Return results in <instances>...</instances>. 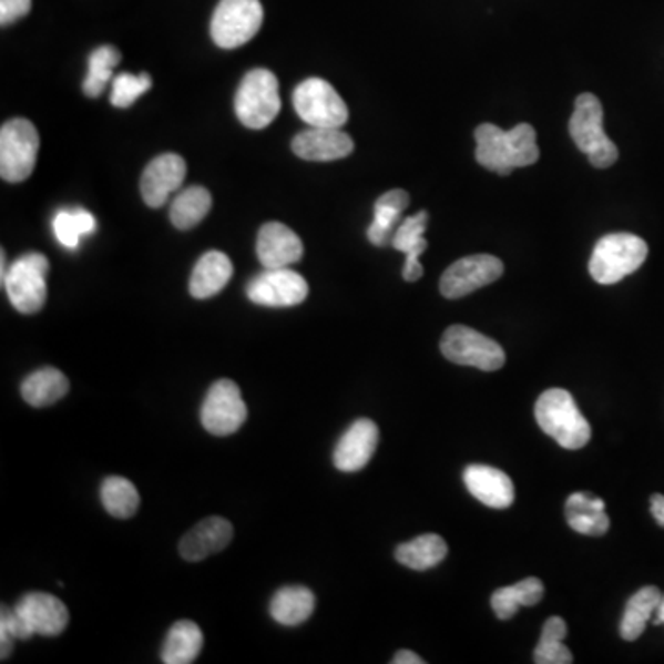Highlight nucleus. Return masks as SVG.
Segmentation results:
<instances>
[{"label": "nucleus", "mask_w": 664, "mask_h": 664, "mask_svg": "<svg viewBox=\"0 0 664 664\" xmlns=\"http://www.w3.org/2000/svg\"><path fill=\"white\" fill-rule=\"evenodd\" d=\"M648 257V244L632 233H611L596 242L589 272L600 285H615L635 274Z\"/></svg>", "instance_id": "obj_2"}, {"label": "nucleus", "mask_w": 664, "mask_h": 664, "mask_svg": "<svg viewBox=\"0 0 664 664\" xmlns=\"http://www.w3.org/2000/svg\"><path fill=\"white\" fill-rule=\"evenodd\" d=\"M233 539V524L222 517H210L185 533L180 543L183 560L202 561L218 554Z\"/></svg>", "instance_id": "obj_19"}, {"label": "nucleus", "mask_w": 664, "mask_h": 664, "mask_svg": "<svg viewBox=\"0 0 664 664\" xmlns=\"http://www.w3.org/2000/svg\"><path fill=\"white\" fill-rule=\"evenodd\" d=\"M566 637V624L560 616H552L543 627V635L538 648L533 652V661L538 664H569L574 661L571 650L563 644Z\"/></svg>", "instance_id": "obj_35"}, {"label": "nucleus", "mask_w": 664, "mask_h": 664, "mask_svg": "<svg viewBox=\"0 0 664 664\" xmlns=\"http://www.w3.org/2000/svg\"><path fill=\"white\" fill-rule=\"evenodd\" d=\"M69 379L60 369L41 368L22 380L21 396L33 408H44L61 401L69 394Z\"/></svg>", "instance_id": "obj_26"}, {"label": "nucleus", "mask_w": 664, "mask_h": 664, "mask_svg": "<svg viewBox=\"0 0 664 664\" xmlns=\"http://www.w3.org/2000/svg\"><path fill=\"white\" fill-rule=\"evenodd\" d=\"M543 594V582L538 578H527L511 588L494 591L491 596V607L500 621H510L511 616H515L519 607H524V605L532 607V605L539 604Z\"/></svg>", "instance_id": "obj_29"}, {"label": "nucleus", "mask_w": 664, "mask_h": 664, "mask_svg": "<svg viewBox=\"0 0 664 664\" xmlns=\"http://www.w3.org/2000/svg\"><path fill=\"white\" fill-rule=\"evenodd\" d=\"M569 132L580 152L596 168H610L619 160L616 144L604 132V108L593 93L580 94L574 104Z\"/></svg>", "instance_id": "obj_3"}, {"label": "nucleus", "mask_w": 664, "mask_h": 664, "mask_svg": "<svg viewBox=\"0 0 664 664\" xmlns=\"http://www.w3.org/2000/svg\"><path fill=\"white\" fill-rule=\"evenodd\" d=\"M152 89V78L146 72L143 74H119L113 80V91H111V104L119 110H126L130 105L135 104L146 91Z\"/></svg>", "instance_id": "obj_37"}, {"label": "nucleus", "mask_w": 664, "mask_h": 664, "mask_svg": "<svg viewBox=\"0 0 664 664\" xmlns=\"http://www.w3.org/2000/svg\"><path fill=\"white\" fill-rule=\"evenodd\" d=\"M394 664H423L425 661L419 657L418 654H413V652H408V650H402V652H397L396 657L391 660Z\"/></svg>", "instance_id": "obj_41"}, {"label": "nucleus", "mask_w": 664, "mask_h": 664, "mask_svg": "<svg viewBox=\"0 0 664 664\" xmlns=\"http://www.w3.org/2000/svg\"><path fill=\"white\" fill-rule=\"evenodd\" d=\"M410 205V194L402 188H394L375 202L374 222L368 227V238L374 246H388L394 241L401 216Z\"/></svg>", "instance_id": "obj_22"}, {"label": "nucleus", "mask_w": 664, "mask_h": 664, "mask_svg": "<svg viewBox=\"0 0 664 664\" xmlns=\"http://www.w3.org/2000/svg\"><path fill=\"white\" fill-rule=\"evenodd\" d=\"M305 247L299 236L280 222H268L258 231L257 257L264 268H288L302 261Z\"/></svg>", "instance_id": "obj_15"}, {"label": "nucleus", "mask_w": 664, "mask_h": 664, "mask_svg": "<svg viewBox=\"0 0 664 664\" xmlns=\"http://www.w3.org/2000/svg\"><path fill=\"white\" fill-rule=\"evenodd\" d=\"M202 425L213 436H231L246 423L247 407L241 388L229 379L216 380L205 396Z\"/></svg>", "instance_id": "obj_10"}, {"label": "nucleus", "mask_w": 664, "mask_h": 664, "mask_svg": "<svg viewBox=\"0 0 664 664\" xmlns=\"http://www.w3.org/2000/svg\"><path fill=\"white\" fill-rule=\"evenodd\" d=\"M213 205L211 193L204 187H188L171 205V222L177 229H193L204 221Z\"/></svg>", "instance_id": "obj_31"}, {"label": "nucleus", "mask_w": 664, "mask_h": 664, "mask_svg": "<svg viewBox=\"0 0 664 664\" xmlns=\"http://www.w3.org/2000/svg\"><path fill=\"white\" fill-rule=\"evenodd\" d=\"M535 419L541 429L563 449L578 450L591 440V427L580 412L574 397L561 388L544 391L535 402Z\"/></svg>", "instance_id": "obj_1"}, {"label": "nucleus", "mask_w": 664, "mask_h": 664, "mask_svg": "<svg viewBox=\"0 0 664 664\" xmlns=\"http://www.w3.org/2000/svg\"><path fill=\"white\" fill-rule=\"evenodd\" d=\"M279 82L274 72L255 69L242 78L235 96L238 121L252 130H263L279 115Z\"/></svg>", "instance_id": "obj_4"}, {"label": "nucleus", "mask_w": 664, "mask_h": 664, "mask_svg": "<svg viewBox=\"0 0 664 664\" xmlns=\"http://www.w3.org/2000/svg\"><path fill=\"white\" fill-rule=\"evenodd\" d=\"M17 613L32 627L33 635L55 637L65 632L69 624V610L60 599L52 594H24L16 605Z\"/></svg>", "instance_id": "obj_16"}, {"label": "nucleus", "mask_w": 664, "mask_h": 664, "mask_svg": "<svg viewBox=\"0 0 664 664\" xmlns=\"http://www.w3.org/2000/svg\"><path fill=\"white\" fill-rule=\"evenodd\" d=\"M202 648H204V633L198 624L180 621L166 633L161 660L165 664H191L198 660Z\"/></svg>", "instance_id": "obj_27"}, {"label": "nucleus", "mask_w": 664, "mask_h": 664, "mask_svg": "<svg viewBox=\"0 0 664 664\" xmlns=\"http://www.w3.org/2000/svg\"><path fill=\"white\" fill-rule=\"evenodd\" d=\"M316 607L313 591L302 585H288L274 594L269 602V615L277 624L286 627L299 626L307 622Z\"/></svg>", "instance_id": "obj_24"}, {"label": "nucleus", "mask_w": 664, "mask_h": 664, "mask_svg": "<svg viewBox=\"0 0 664 664\" xmlns=\"http://www.w3.org/2000/svg\"><path fill=\"white\" fill-rule=\"evenodd\" d=\"M292 100L297 115L308 126L341 127L349 121L346 102L324 78H308L299 83Z\"/></svg>", "instance_id": "obj_8"}, {"label": "nucleus", "mask_w": 664, "mask_h": 664, "mask_svg": "<svg viewBox=\"0 0 664 664\" xmlns=\"http://www.w3.org/2000/svg\"><path fill=\"white\" fill-rule=\"evenodd\" d=\"M463 482L474 499L493 510H505L515 500L511 478L494 467L469 466L463 472Z\"/></svg>", "instance_id": "obj_18"}, {"label": "nucleus", "mask_w": 664, "mask_h": 664, "mask_svg": "<svg viewBox=\"0 0 664 664\" xmlns=\"http://www.w3.org/2000/svg\"><path fill=\"white\" fill-rule=\"evenodd\" d=\"M566 521L574 532L600 538L610 530L605 502L591 493H574L566 499Z\"/></svg>", "instance_id": "obj_23"}, {"label": "nucleus", "mask_w": 664, "mask_h": 664, "mask_svg": "<svg viewBox=\"0 0 664 664\" xmlns=\"http://www.w3.org/2000/svg\"><path fill=\"white\" fill-rule=\"evenodd\" d=\"M121 63V52L115 47H100L89 55V72L83 82V93L91 99H99L113 78L115 67Z\"/></svg>", "instance_id": "obj_34"}, {"label": "nucleus", "mask_w": 664, "mask_h": 664, "mask_svg": "<svg viewBox=\"0 0 664 664\" xmlns=\"http://www.w3.org/2000/svg\"><path fill=\"white\" fill-rule=\"evenodd\" d=\"M263 19L258 0H221L211 21V38L221 49H238L257 35Z\"/></svg>", "instance_id": "obj_7"}, {"label": "nucleus", "mask_w": 664, "mask_h": 664, "mask_svg": "<svg viewBox=\"0 0 664 664\" xmlns=\"http://www.w3.org/2000/svg\"><path fill=\"white\" fill-rule=\"evenodd\" d=\"M32 0H0V24L8 27L28 16Z\"/></svg>", "instance_id": "obj_39"}, {"label": "nucleus", "mask_w": 664, "mask_h": 664, "mask_svg": "<svg viewBox=\"0 0 664 664\" xmlns=\"http://www.w3.org/2000/svg\"><path fill=\"white\" fill-rule=\"evenodd\" d=\"M231 277H233L231 258L222 252H207L194 266L193 275L188 280V292L196 299H210L224 290Z\"/></svg>", "instance_id": "obj_21"}, {"label": "nucleus", "mask_w": 664, "mask_h": 664, "mask_svg": "<svg viewBox=\"0 0 664 664\" xmlns=\"http://www.w3.org/2000/svg\"><path fill=\"white\" fill-rule=\"evenodd\" d=\"M249 302L261 307H296L308 296L307 280L294 269H264L253 277L246 290Z\"/></svg>", "instance_id": "obj_12"}, {"label": "nucleus", "mask_w": 664, "mask_h": 664, "mask_svg": "<svg viewBox=\"0 0 664 664\" xmlns=\"http://www.w3.org/2000/svg\"><path fill=\"white\" fill-rule=\"evenodd\" d=\"M49 269V258L41 253H27L11 264L2 285L16 310L35 314L44 307Z\"/></svg>", "instance_id": "obj_6"}, {"label": "nucleus", "mask_w": 664, "mask_h": 664, "mask_svg": "<svg viewBox=\"0 0 664 664\" xmlns=\"http://www.w3.org/2000/svg\"><path fill=\"white\" fill-rule=\"evenodd\" d=\"M52 229L61 246L76 249L83 236L96 231V218L85 210H63L54 216Z\"/></svg>", "instance_id": "obj_33"}, {"label": "nucleus", "mask_w": 664, "mask_h": 664, "mask_svg": "<svg viewBox=\"0 0 664 664\" xmlns=\"http://www.w3.org/2000/svg\"><path fill=\"white\" fill-rule=\"evenodd\" d=\"M100 500L105 511L116 519H130L137 513L141 504L137 488L122 477L105 478L100 488Z\"/></svg>", "instance_id": "obj_32"}, {"label": "nucleus", "mask_w": 664, "mask_h": 664, "mask_svg": "<svg viewBox=\"0 0 664 664\" xmlns=\"http://www.w3.org/2000/svg\"><path fill=\"white\" fill-rule=\"evenodd\" d=\"M650 508H652V515L655 521L660 522V527H664V497L663 494L655 493L650 500Z\"/></svg>", "instance_id": "obj_40"}, {"label": "nucleus", "mask_w": 664, "mask_h": 664, "mask_svg": "<svg viewBox=\"0 0 664 664\" xmlns=\"http://www.w3.org/2000/svg\"><path fill=\"white\" fill-rule=\"evenodd\" d=\"M39 133L27 119H13L0 130V176L8 183L27 182L38 161Z\"/></svg>", "instance_id": "obj_5"}, {"label": "nucleus", "mask_w": 664, "mask_h": 664, "mask_svg": "<svg viewBox=\"0 0 664 664\" xmlns=\"http://www.w3.org/2000/svg\"><path fill=\"white\" fill-rule=\"evenodd\" d=\"M441 353L450 362L497 371L505 362V353L497 341L466 325H452L441 338Z\"/></svg>", "instance_id": "obj_9"}, {"label": "nucleus", "mask_w": 664, "mask_h": 664, "mask_svg": "<svg viewBox=\"0 0 664 664\" xmlns=\"http://www.w3.org/2000/svg\"><path fill=\"white\" fill-rule=\"evenodd\" d=\"M353 139L340 127H313L297 133L292 152L305 161H336L353 154Z\"/></svg>", "instance_id": "obj_17"}, {"label": "nucleus", "mask_w": 664, "mask_h": 664, "mask_svg": "<svg viewBox=\"0 0 664 664\" xmlns=\"http://www.w3.org/2000/svg\"><path fill=\"white\" fill-rule=\"evenodd\" d=\"M377 445L379 427L371 419H357L336 445L333 456L336 469L344 472L360 471L374 458Z\"/></svg>", "instance_id": "obj_14"}, {"label": "nucleus", "mask_w": 664, "mask_h": 664, "mask_svg": "<svg viewBox=\"0 0 664 664\" xmlns=\"http://www.w3.org/2000/svg\"><path fill=\"white\" fill-rule=\"evenodd\" d=\"M447 552L449 549L443 538L436 533H425L408 543L399 544L396 560L412 571H429L432 566L440 565Z\"/></svg>", "instance_id": "obj_28"}, {"label": "nucleus", "mask_w": 664, "mask_h": 664, "mask_svg": "<svg viewBox=\"0 0 664 664\" xmlns=\"http://www.w3.org/2000/svg\"><path fill=\"white\" fill-rule=\"evenodd\" d=\"M504 274L500 258L482 253L450 264L441 275L440 290L447 299H460L483 286L491 285Z\"/></svg>", "instance_id": "obj_11"}, {"label": "nucleus", "mask_w": 664, "mask_h": 664, "mask_svg": "<svg viewBox=\"0 0 664 664\" xmlns=\"http://www.w3.org/2000/svg\"><path fill=\"white\" fill-rule=\"evenodd\" d=\"M655 624H657V626H660V624H664V594H663V599H661V604L660 607H657V611H655Z\"/></svg>", "instance_id": "obj_42"}, {"label": "nucleus", "mask_w": 664, "mask_h": 664, "mask_svg": "<svg viewBox=\"0 0 664 664\" xmlns=\"http://www.w3.org/2000/svg\"><path fill=\"white\" fill-rule=\"evenodd\" d=\"M508 146H510L511 161L515 168H527V166L538 163V133L535 127L530 124H517L513 130L505 132Z\"/></svg>", "instance_id": "obj_36"}, {"label": "nucleus", "mask_w": 664, "mask_h": 664, "mask_svg": "<svg viewBox=\"0 0 664 664\" xmlns=\"http://www.w3.org/2000/svg\"><path fill=\"white\" fill-rule=\"evenodd\" d=\"M30 637H33L32 627L28 626V622L17 613L16 607L13 610L2 607V615H0V643H2L0 646H2V654H0V660L6 661L10 657L11 650H13V641H17V639L27 641Z\"/></svg>", "instance_id": "obj_38"}, {"label": "nucleus", "mask_w": 664, "mask_h": 664, "mask_svg": "<svg viewBox=\"0 0 664 664\" xmlns=\"http://www.w3.org/2000/svg\"><path fill=\"white\" fill-rule=\"evenodd\" d=\"M427 224H429V213L419 211L418 215L408 216L399 224L391 241V246L396 247L397 252L407 255L402 277L408 283H416L423 275V266L419 263V257L429 246V242L425 241Z\"/></svg>", "instance_id": "obj_20"}, {"label": "nucleus", "mask_w": 664, "mask_h": 664, "mask_svg": "<svg viewBox=\"0 0 664 664\" xmlns=\"http://www.w3.org/2000/svg\"><path fill=\"white\" fill-rule=\"evenodd\" d=\"M661 599L663 593L654 585L643 588L633 594L621 622V635L624 641H637L643 635L646 624L660 607Z\"/></svg>", "instance_id": "obj_30"}, {"label": "nucleus", "mask_w": 664, "mask_h": 664, "mask_svg": "<svg viewBox=\"0 0 664 664\" xmlns=\"http://www.w3.org/2000/svg\"><path fill=\"white\" fill-rule=\"evenodd\" d=\"M474 141H477L474 155L478 165H482L486 171L497 172L500 176H508L515 171L504 130L486 122L477 127Z\"/></svg>", "instance_id": "obj_25"}, {"label": "nucleus", "mask_w": 664, "mask_h": 664, "mask_svg": "<svg viewBox=\"0 0 664 664\" xmlns=\"http://www.w3.org/2000/svg\"><path fill=\"white\" fill-rule=\"evenodd\" d=\"M187 177V163L182 155L163 154L150 161L141 177V194L149 207H163L172 193L182 187Z\"/></svg>", "instance_id": "obj_13"}]
</instances>
